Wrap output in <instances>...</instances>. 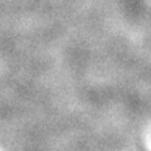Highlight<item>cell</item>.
Returning a JSON list of instances; mask_svg holds the SVG:
<instances>
[]
</instances>
